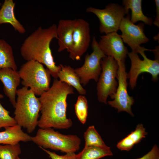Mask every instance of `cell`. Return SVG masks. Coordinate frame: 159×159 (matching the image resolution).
I'll return each instance as SVG.
<instances>
[{
	"mask_svg": "<svg viewBox=\"0 0 159 159\" xmlns=\"http://www.w3.org/2000/svg\"><path fill=\"white\" fill-rule=\"evenodd\" d=\"M74 93L72 87L55 79L52 86L40 96L41 116L38 126L41 128L67 129L72 125L67 117V98Z\"/></svg>",
	"mask_w": 159,
	"mask_h": 159,
	"instance_id": "obj_1",
	"label": "cell"
},
{
	"mask_svg": "<svg viewBox=\"0 0 159 159\" xmlns=\"http://www.w3.org/2000/svg\"><path fill=\"white\" fill-rule=\"evenodd\" d=\"M57 25L53 24L47 28L39 27L24 40L20 49L21 55L26 60H34L45 65L55 79L61 69L56 65L50 48L54 38L58 39Z\"/></svg>",
	"mask_w": 159,
	"mask_h": 159,
	"instance_id": "obj_2",
	"label": "cell"
},
{
	"mask_svg": "<svg viewBox=\"0 0 159 159\" xmlns=\"http://www.w3.org/2000/svg\"><path fill=\"white\" fill-rule=\"evenodd\" d=\"M14 107V117L17 123L32 132L38 125L41 104L39 98L28 88L23 87L17 90Z\"/></svg>",
	"mask_w": 159,
	"mask_h": 159,
	"instance_id": "obj_3",
	"label": "cell"
},
{
	"mask_svg": "<svg viewBox=\"0 0 159 159\" xmlns=\"http://www.w3.org/2000/svg\"><path fill=\"white\" fill-rule=\"evenodd\" d=\"M31 138L32 141L39 147L66 153L78 150L81 142L77 135H64L51 128L39 129Z\"/></svg>",
	"mask_w": 159,
	"mask_h": 159,
	"instance_id": "obj_4",
	"label": "cell"
},
{
	"mask_svg": "<svg viewBox=\"0 0 159 159\" xmlns=\"http://www.w3.org/2000/svg\"><path fill=\"white\" fill-rule=\"evenodd\" d=\"M22 85L30 88L36 95L40 96L50 88L51 74L43 64L36 61H27L18 71Z\"/></svg>",
	"mask_w": 159,
	"mask_h": 159,
	"instance_id": "obj_5",
	"label": "cell"
},
{
	"mask_svg": "<svg viewBox=\"0 0 159 159\" xmlns=\"http://www.w3.org/2000/svg\"><path fill=\"white\" fill-rule=\"evenodd\" d=\"M102 71L97 86L98 101L107 104V99L116 92L118 82L116 80L119 65L113 57L106 56L101 61Z\"/></svg>",
	"mask_w": 159,
	"mask_h": 159,
	"instance_id": "obj_6",
	"label": "cell"
},
{
	"mask_svg": "<svg viewBox=\"0 0 159 159\" xmlns=\"http://www.w3.org/2000/svg\"><path fill=\"white\" fill-rule=\"evenodd\" d=\"M86 11L93 13L97 16L100 21V32L105 34L117 32L122 19L129 14V11L122 6L113 3L108 4L103 9L89 7L87 8Z\"/></svg>",
	"mask_w": 159,
	"mask_h": 159,
	"instance_id": "obj_7",
	"label": "cell"
},
{
	"mask_svg": "<svg viewBox=\"0 0 159 159\" xmlns=\"http://www.w3.org/2000/svg\"><path fill=\"white\" fill-rule=\"evenodd\" d=\"M92 52L86 55L83 65L74 69L83 86L86 85L92 79L97 82L102 71L101 60L107 56L100 49L94 36L92 38Z\"/></svg>",
	"mask_w": 159,
	"mask_h": 159,
	"instance_id": "obj_8",
	"label": "cell"
},
{
	"mask_svg": "<svg viewBox=\"0 0 159 159\" xmlns=\"http://www.w3.org/2000/svg\"><path fill=\"white\" fill-rule=\"evenodd\" d=\"M144 26L143 23L137 25L133 23L130 21V15L129 14L123 18L120 26L119 29L121 32L120 36L123 42L128 45L132 51L137 54L151 51L140 46L149 41L144 33Z\"/></svg>",
	"mask_w": 159,
	"mask_h": 159,
	"instance_id": "obj_9",
	"label": "cell"
},
{
	"mask_svg": "<svg viewBox=\"0 0 159 159\" xmlns=\"http://www.w3.org/2000/svg\"><path fill=\"white\" fill-rule=\"evenodd\" d=\"M127 55L131 62V67L127 73V77L131 89H134L136 87L138 76L143 73H149L152 75L153 82L157 81L159 74V59H150L145 52L140 54L143 58V60L140 59L137 53L132 51L128 52Z\"/></svg>",
	"mask_w": 159,
	"mask_h": 159,
	"instance_id": "obj_10",
	"label": "cell"
},
{
	"mask_svg": "<svg viewBox=\"0 0 159 159\" xmlns=\"http://www.w3.org/2000/svg\"><path fill=\"white\" fill-rule=\"evenodd\" d=\"M119 68L117 79L118 80L117 87L115 93L110 96L112 101L108 103L112 107L117 110L118 113L124 111L132 116L134 115L132 111L131 106L134 102V100L128 95L127 90V73L126 72L125 62L118 63Z\"/></svg>",
	"mask_w": 159,
	"mask_h": 159,
	"instance_id": "obj_11",
	"label": "cell"
},
{
	"mask_svg": "<svg viewBox=\"0 0 159 159\" xmlns=\"http://www.w3.org/2000/svg\"><path fill=\"white\" fill-rule=\"evenodd\" d=\"M72 41L69 57L73 60H80L88 49L90 42V24L85 20L81 18L76 19Z\"/></svg>",
	"mask_w": 159,
	"mask_h": 159,
	"instance_id": "obj_12",
	"label": "cell"
},
{
	"mask_svg": "<svg viewBox=\"0 0 159 159\" xmlns=\"http://www.w3.org/2000/svg\"><path fill=\"white\" fill-rule=\"evenodd\" d=\"M100 37L98 45L104 54L113 57L118 63L125 62L128 52L120 35L113 32Z\"/></svg>",
	"mask_w": 159,
	"mask_h": 159,
	"instance_id": "obj_13",
	"label": "cell"
},
{
	"mask_svg": "<svg viewBox=\"0 0 159 159\" xmlns=\"http://www.w3.org/2000/svg\"><path fill=\"white\" fill-rule=\"evenodd\" d=\"M0 80L4 85V94L9 97L14 107L16 103L17 89L21 81L18 72L9 68L0 69Z\"/></svg>",
	"mask_w": 159,
	"mask_h": 159,
	"instance_id": "obj_14",
	"label": "cell"
},
{
	"mask_svg": "<svg viewBox=\"0 0 159 159\" xmlns=\"http://www.w3.org/2000/svg\"><path fill=\"white\" fill-rule=\"evenodd\" d=\"M76 19H61L59 21L57 28L58 52L65 49L69 52L70 51L72 45L73 35Z\"/></svg>",
	"mask_w": 159,
	"mask_h": 159,
	"instance_id": "obj_15",
	"label": "cell"
},
{
	"mask_svg": "<svg viewBox=\"0 0 159 159\" xmlns=\"http://www.w3.org/2000/svg\"><path fill=\"white\" fill-rule=\"evenodd\" d=\"M21 127L17 124L4 127L5 130L0 132V144L15 145L20 141H32V137L24 132Z\"/></svg>",
	"mask_w": 159,
	"mask_h": 159,
	"instance_id": "obj_16",
	"label": "cell"
},
{
	"mask_svg": "<svg viewBox=\"0 0 159 159\" xmlns=\"http://www.w3.org/2000/svg\"><path fill=\"white\" fill-rule=\"evenodd\" d=\"M15 4L13 0H5L0 9V24H10L15 31L21 34L26 32V29L16 18L14 14Z\"/></svg>",
	"mask_w": 159,
	"mask_h": 159,
	"instance_id": "obj_17",
	"label": "cell"
},
{
	"mask_svg": "<svg viewBox=\"0 0 159 159\" xmlns=\"http://www.w3.org/2000/svg\"><path fill=\"white\" fill-rule=\"evenodd\" d=\"M59 65L61 68L58 74L59 80L74 87L80 94L85 95L86 90L82 86L80 79L74 69L69 65H64L61 64Z\"/></svg>",
	"mask_w": 159,
	"mask_h": 159,
	"instance_id": "obj_18",
	"label": "cell"
},
{
	"mask_svg": "<svg viewBox=\"0 0 159 159\" xmlns=\"http://www.w3.org/2000/svg\"><path fill=\"white\" fill-rule=\"evenodd\" d=\"M141 0H123L122 6L127 11H131L130 21L133 24L138 21H142L146 24L151 26L153 23L152 19L145 15L143 13Z\"/></svg>",
	"mask_w": 159,
	"mask_h": 159,
	"instance_id": "obj_19",
	"label": "cell"
},
{
	"mask_svg": "<svg viewBox=\"0 0 159 159\" xmlns=\"http://www.w3.org/2000/svg\"><path fill=\"white\" fill-rule=\"evenodd\" d=\"M148 133L142 124H139L134 131L120 141L117 144V148L121 150L129 151L135 144L145 138Z\"/></svg>",
	"mask_w": 159,
	"mask_h": 159,
	"instance_id": "obj_20",
	"label": "cell"
},
{
	"mask_svg": "<svg viewBox=\"0 0 159 159\" xmlns=\"http://www.w3.org/2000/svg\"><path fill=\"white\" fill-rule=\"evenodd\" d=\"M6 68L16 70L17 67L11 46L4 40L0 39V69Z\"/></svg>",
	"mask_w": 159,
	"mask_h": 159,
	"instance_id": "obj_21",
	"label": "cell"
},
{
	"mask_svg": "<svg viewBox=\"0 0 159 159\" xmlns=\"http://www.w3.org/2000/svg\"><path fill=\"white\" fill-rule=\"evenodd\" d=\"M110 148L105 146H85L83 150L76 154L77 159H99L105 156H112Z\"/></svg>",
	"mask_w": 159,
	"mask_h": 159,
	"instance_id": "obj_22",
	"label": "cell"
},
{
	"mask_svg": "<svg viewBox=\"0 0 159 159\" xmlns=\"http://www.w3.org/2000/svg\"><path fill=\"white\" fill-rule=\"evenodd\" d=\"M85 146H105V145L93 125L90 126L84 132Z\"/></svg>",
	"mask_w": 159,
	"mask_h": 159,
	"instance_id": "obj_23",
	"label": "cell"
},
{
	"mask_svg": "<svg viewBox=\"0 0 159 159\" xmlns=\"http://www.w3.org/2000/svg\"><path fill=\"white\" fill-rule=\"evenodd\" d=\"M88 104L86 97L82 95H79L74 105L76 115L82 124L85 123L88 115Z\"/></svg>",
	"mask_w": 159,
	"mask_h": 159,
	"instance_id": "obj_24",
	"label": "cell"
},
{
	"mask_svg": "<svg viewBox=\"0 0 159 159\" xmlns=\"http://www.w3.org/2000/svg\"><path fill=\"white\" fill-rule=\"evenodd\" d=\"M21 152L19 143L15 145L0 144V159H17Z\"/></svg>",
	"mask_w": 159,
	"mask_h": 159,
	"instance_id": "obj_25",
	"label": "cell"
},
{
	"mask_svg": "<svg viewBox=\"0 0 159 159\" xmlns=\"http://www.w3.org/2000/svg\"><path fill=\"white\" fill-rule=\"evenodd\" d=\"M9 112L5 109L0 102V128L16 125L14 118L9 115Z\"/></svg>",
	"mask_w": 159,
	"mask_h": 159,
	"instance_id": "obj_26",
	"label": "cell"
},
{
	"mask_svg": "<svg viewBox=\"0 0 159 159\" xmlns=\"http://www.w3.org/2000/svg\"><path fill=\"white\" fill-rule=\"evenodd\" d=\"M39 147L45 152L51 159H77L75 153H68L65 155H59L41 147Z\"/></svg>",
	"mask_w": 159,
	"mask_h": 159,
	"instance_id": "obj_27",
	"label": "cell"
},
{
	"mask_svg": "<svg viewBox=\"0 0 159 159\" xmlns=\"http://www.w3.org/2000/svg\"><path fill=\"white\" fill-rule=\"evenodd\" d=\"M136 159H159V150L158 146L155 145L147 154Z\"/></svg>",
	"mask_w": 159,
	"mask_h": 159,
	"instance_id": "obj_28",
	"label": "cell"
},
{
	"mask_svg": "<svg viewBox=\"0 0 159 159\" xmlns=\"http://www.w3.org/2000/svg\"><path fill=\"white\" fill-rule=\"evenodd\" d=\"M155 2L156 8V15L153 23L158 27H159V0H155Z\"/></svg>",
	"mask_w": 159,
	"mask_h": 159,
	"instance_id": "obj_29",
	"label": "cell"
},
{
	"mask_svg": "<svg viewBox=\"0 0 159 159\" xmlns=\"http://www.w3.org/2000/svg\"><path fill=\"white\" fill-rule=\"evenodd\" d=\"M159 34H158L155 37H154V39H155V40H158H158H159V39H158V37H159V36H158Z\"/></svg>",
	"mask_w": 159,
	"mask_h": 159,
	"instance_id": "obj_30",
	"label": "cell"
},
{
	"mask_svg": "<svg viewBox=\"0 0 159 159\" xmlns=\"http://www.w3.org/2000/svg\"><path fill=\"white\" fill-rule=\"evenodd\" d=\"M4 98L3 95L2 94H0V99H2V98Z\"/></svg>",
	"mask_w": 159,
	"mask_h": 159,
	"instance_id": "obj_31",
	"label": "cell"
},
{
	"mask_svg": "<svg viewBox=\"0 0 159 159\" xmlns=\"http://www.w3.org/2000/svg\"><path fill=\"white\" fill-rule=\"evenodd\" d=\"M17 159H21L19 158V157H18Z\"/></svg>",
	"mask_w": 159,
	"mask_h": 159,
	"instance_id": "obj_32",
	"label": "cell"
},
{
	"mask_svg": "<svg viewBox=\"0 0 159 159\" xmlns=\"http://www.w3.org/2000/svg\"><path fill=\"white\" fill-rule=\"evenodd\" d=\"M1 4L0 2V6H1Z\"/></svg>",
	"mask_w": 159,
	"mask_h": 159,
	"instance_id": "obj_33",
	"label": "cell"
}]
</instances>
